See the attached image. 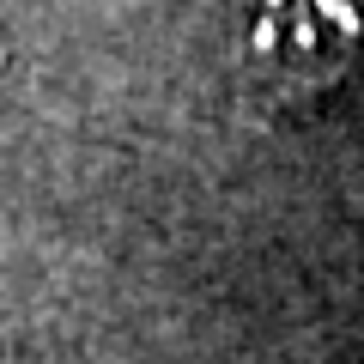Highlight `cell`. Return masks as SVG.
<instances>
[{
    "label": "cell",
    "instance_id": "6da1fadb",
    "mask_svg": "<svg viewBox=\"0 0 364 364\" xmlns=\"http://www.w3.org/2000/svg\"><path fill=\"white\" fill-rule=\"evenodd\" d=\"M364 55V0H261L243 37V79L261 104H304Z\"/></svg>",
    "mask_w": 364,
    "mask_h": 364
}]
</instances>
